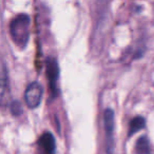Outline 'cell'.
Masks as SVG:
<instances>
[{"mask_svg": "<svg viewBox=\"0 0 154 154\" xmlns=\"http://www.w3.org/2000/svg\"><path fill=\"white\" fill-rule=\"evenodd\" d=\"M31 18L28 14H19L10 23V33L15 45L20 49H24L30 38Z\"/></svg>", "mask_w": 154, "mask_h": 154, "instance_id": "obj_1", "label": "cell"}, {"mask_svg": "<svg viewBox=\"0 0 154 154\" xmlns=\"http://www.w3.org/2000/svg\"><path fill=\"white\" fill-rule=\"evenodd\" d=\"M103 125L106 131V151L107 154H113L114 151V111L110 108L103 112Z\"/></svg>", "mask_w": 154, "mask_h": 154, "instance_id": "obj_2", "label": "cell"}, {"mask_svg": "<svg viewBox=\"0 0 154 154\" xmlns=\"http://www.w3.org/2000/svg\"><path fill=\"white\" fill-rule=\"evenodd\" d=\"M43 95V89L39 82H34L28 86L24 92V100L30 109H35L40 105Z\"/></svg>", "mask_w": 154, "mask_h": 154, "instance_id": "obj_3", "label": "cell"}, {"mask_svg": "<svg viewBox=\"0 0 154 154\" xmlns=\"http://www.w3.org/2000/svg\"><path fill=\"white\" fill-rule=\"evenodd\" d=\"M45 72H47L48 79L50 82V87L52 89V93H57L56 84H57L58 76H59V66L55 58L48 57L45 60Z\"/></svg>", "mask_w": 154, "mask_h": 154, "instance_id": "obj_4", "label": "cell"}, {"mask_svg": "<svg viewBox=\"0 0 154 154\" xmlns=\"http://www.w3.org/2000/svg\"><path fill=\"white\" fill-rule=\"evenodd\" d=\"M9 75L5 59L0 56V105H3L9 96Z\"/></svg>", "mask_w": 154, "mask_h": 154, "instance_id": "obj_5", "label": "cell"}, {"mask_svg": "<svg viewBox=\"0 0 154 154\" xmlns=\"http://www.w3.org/2000/svg\"><path fill=\"white\" fill-rule=\"evenodd\" d=\"M38 154H55L56 152V143L55 138L51 132H45L38 141Z\"/></svg>", "mask_w": 154, "mask_h": 154, "instance_id": "obj_6", "label": "cell"}, {"mask_svg": "<svg viewBox=\"0 0 154 154\" xmlns=\"http://www.w3.org/2000/svg\"><path fill=\"white\" fill-rule=\"evenodd\" d=\"M146 126V119L143 117V116H135L132 120L130 122V125H129V132L128 135L129 136H132L134 135L136 132L143 130Z\"/></svg>", "mask_w": 154, "mask_h": 154, "instance_id": "obj_7", "label": "cell"}, {"mask_svg": "<svg viewBox=\"0 0 154 154\" xmlns=\"http://www.w3.org/2000/svg\"><path fill=\"white\" fill-rule=\"evenodd\" d=\"M135 152L136 154H150L151 149H150V141L147 136H140L136 140L135 145Z\"/></svg>", "mask_w": 154, "mask_h": 154, "instance_id": "obj_8", "label": "cell"}, {"mask_svg": "<svg viewBox=\"0 0 154 154\" xmlns=\"http://www.w3.org/2000/svg\"><path fill=\"white\" fill-rule=\"evenodd\" d=\"M11 112L14 116H20L22 114V105L19 100H13L11 103Z\"/></svg>", "mask_w": 154, "mask_h": 154, "instance_id": "obj_9", "label": "cell"}]
</instances>
